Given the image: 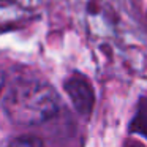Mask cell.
<instances>
[{
	"label": "cell",
	"mask_w": 147,
	"mask_h": 147,
	"mask_svg": "<svg viewBox=\"0 0 147 147\" xmlns=\"http://www.w3.org/2000/svg\"><path fill=\"white\" fill-rule=\"evenodd\" d=\"M60 100L49 84L26 79L16 82L3 100L7 115L19 125H38L52 119L59 111Z\"/></svg>",
	"instance_id": "1"
},
{
	"label": "cell",
	"mask_w": 147,
	"mask_h": 147,
	"mask_svg": "<svg viewBox=\"0 0 147 147\" xmlns=\"http://www.w3.org/2000/svg\"><path fill=\"white\" fill-rule=\"evenodd\" d=\"M65 92L68 93L73 106L76 108L78 112L81 114H89L93 108V89L90 86V82L87 81V78H84L82 74H73L65 81Z\"/></svg>",
	"instance_id": "2"
},
{
	"label": "cell",
	"mask_w": 147,
	"mask_h": 147,
	"mask_svg": "<svg viewBox=\"0 0 147 147\" xmlns=\"http://www.w3.org/2000/svg\"><path fill=\"white\" fill-rule=\"evenodd\" d=\"M133 125H136L138 131H141V133H144V136H147V101H146V108L139 109V114H138Z\"/></svg>",
	"instance_id": "3"
},
{
	"label": "cell",
	"mask_w": 147,
	"mask_h": 147,
	"mask_svg": "<svg viewBox=\"0 0 147 147\" xmlns=\"http://www.w3.org/2000/svg\"><path fill=\"white\" fill-rule=\"evenodd\" d=\"M11 146H27V147H32V146H43V141L38 139L35 136H21L16 138V139L10 141Z\"/></svg>",
	"instance_id": "4"
},
{
	"label": "cell",
	"mask_w": 147,
	"mask_h": 147,
	"mask_svg": "<svg viewBox=\"0 0 147 147\" xmlns=\"http://www.w3.org/2000/svg\"><path fill=\"white\" fill-rule=\"evenodd\" d=\"M3 84H5V73H3V70L0 68V92L3 89Z\"/></svg>",
	"instance_id": "5"
}]
</instances>
